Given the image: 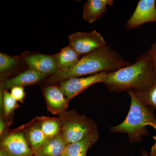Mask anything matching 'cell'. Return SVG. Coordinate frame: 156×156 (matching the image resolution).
Wrapping results in <instances>:
<instances>
[{"mask_svg":"<svg viewBox=\"0 0 156 156\" xmlns=\"http://www.w3.org/2000/svg\"><path fill=\"white\" fill-rule=\"evenodd\" d=\"M48 139L55 137L61 132V124L58 118L43 117L37 124Z\"/></svg>","mask_w":156,"mask_h":156,"instance_id":"obj_16","label":"cell"},{"mask_svg":"<svg viewBox=\"0 0 156 156\" xmlns=\"http://www.w3.org/2000/svg\"><path fill=\"white\" fill-rule=\"evenodd\" d=\"M20 61L18 57L9 56L0 53V73L1 76L4 75L17 67L20 64Z\"/></svg>","mask_w":156,"mask_h":156,"instance_id":"obj_18","label":"cell"},{"mask_svg":"<svg viewBox=\"0 0 156 156\" xmlns=\"http://www.w3.org/2000/svg\"><path fill=\"white\" fill-rule=\"evenodd\" d=\"M17 101L11 95V93L5 90L3 92V104L5 116H9L14 110L18 107Z\"/></svg>","mask_w":156,"mask_h":156,"instance_id":"obj_20","label":"cell"},{"mask_svg":"<svg viewBox=\"0 0 156 156\" xmlns=\"http://www.w3.org/2000/svg\"><path fill=\"white\" fill-rule=\"evenodd\" d=\"M47 77L44 74L29 69L14 77L3 81L1 87L2 89H11L15 87L32 86L43 80Z\"/></svg>","mask_w":156,"mask_h":156,"instance_id":"obj_11","label":"cell"},{"mask_svg":"<svg viewBox=\"0 0 156 156\" xmlns=\"http://www.w3.org/2000/svg\"><path fill=\"white\" fill-rule=\"evenodd\" d=\"M69 45L81 57L105 47L106 42L97 31L78 32L69 35Z\"/></svg>","mask_w":156,"mask_h":156,"instance_id":"obj_5","label":"cell"},{"mask_svg":"<svg viewBox=\"0 0 156 156\" xmlns=\"http://www.w3.org/2000/svg\"><path fill=\"white\" fill-rule=\"evenodd\" d=\"M5 123L3 122L2 120H0V134L1 135H2L3 132L5 129Z\"/></svg>","mask_w":156,"mask_h":156,"instance_id":"obj_24","label":"cell"},{"mask_svg":"<svg viewBox=\"0 0 156 156\" xmlns=\"http://www.w3.org/2000/svg\"><path fill=\"white\" fill-rule=\"evenodd\" d=\"M67 143L61 134L49 139L44 145L34 151V155L58 156L64 152Z\"/></svg>","mask_w":156,"mask_h":156,"instance_id":"obj_14","label":"cell"},{"mask_svg":"<svg viewBox=\"0 0 156 156\" xmlns=\"http://www.w3.org/2000/svg\"><path fill=\"white\" fill-rule=\"evenodd\" d=\"M0 156H10L9 154L4 150L3 148L1 149V151H0Z\"/></svg>","mask_w":156,"mask_h":156,"instance_id":"obj_25","label":"cell"},{"mask_svg":"<svg viewBox=\"0 0 156 156\" xmlns=\"http://www.w3.org/2000/svg\"><path fill=\"white\" fill-rule=\"evenodd\" d=\"M149 22L156 23V1L140 0L132 16L126 22V28H137L142 24Z\"/></svg>","mask_w":156,"mask_h":156,"instance_id":"obj_7","label":"cell"},{"mask_svg":"<svg viewBox=\"0 0 156 156\" xmlns=\"http://www.w3.org/2000/svg\"><path fill=\"white\" fill-rule=\"evenodd\" d=\"M11 95L16 99L17 101L23 102V99L25 96V93L23 87H15L11 89Z\"/></svg>","mask_w":156,"mask_h":156,"instance_id":"obj_21","label":"cell"},{"mask_svg":"<svg viewBox=\"0 0 156 156\" xmlns=\"http://www.w3.org/2000/svg\"><path fill=\"white\" fill-rule=\"evenodd\" d=\"M156 83V73L148 51L137 57L134 63L107 73L103 83L112 92L132 89L136 93L149 89Z\"/></svg>","mask_w":156,"mask_h":156,"instance_id":"obj_1","label":"cell"},{"mask_svg":"<svg viewBox=\"0 0 156 156\" xmlns=\"http://www.w3.org/2000/svg\"><path fill=\"white\" fill-rule=\"evenodd\" d=\"M135 93L144 103L156 110V83L145 91Z\"/></svg>","mask_w":156,"mask_h":156,"instance_id":"obj_19","label":"cell"},{"mask_svg":"<svg viewBox=\"0 0 156 156\" xmlns=\"http://www.w3.org/2000/svg\"><path fill=\"white\" fill-rule=\"evenodd\" d=\"M61 132L67 144L77 142L97 130L95 123L89 118L79 114L74 110L59 115Z\"/></svg>","mask_w":156,"mask_h":156,"instance_id":"obj_4","label":"cell"},{"mask_svg":"<svg viewBox=\"0 0 156 156\" xmlns=\"http://www.w3.org/2000/svg\"><path fill=\"white\" fill-rule=\"evenodd\" d=\"M127 92L131 98L128 115L122 122L111 126L110 131L111 133H126L130 142H140L144 136L149 134L147 126H151L156 131L154 110L144 103L132 89Z\"/></svg>","mask_w":156,"mask_h":156,"instance_id":"obj_3","label":"cell"},{"mask_svg":"<svg viewBox=\"0 0 156 156\" xmlns=\"http://www.w3.org/2000/svg\"><path fill=\"white\" fill-rule=\"evenodd\" d=\"M147 51L149 53L153 62L154 67L156 73V41L154 42L151 46L150 49Z\"/></svg>","mask_w":156,"mask_h":156,"instance_id":"obj_22","label":"cell"},{"mask_svg":"<svg viewBox=\"0 0 156 156\" xmlns=\"http://www.w3.org/2000/svg\"><path fill=\"white\" fill-rule=\"evenodd\" d=\"M131 64L125 60L109 45H107L81 57L78 63L71 69L66 71H58L48 78L45 83H53L69 78L93 75L101 72H113Z\"/></svg>","mask_w":156,"mask_h":156,"instance_id":"obj_2","label":"cell"},{"mask_svg":"<svg viewBox=\"0 0 156 156\" xmlns=\"http://www.w3.org/2000/svg\"><path fill=\"white\" fill-rule=\"evenodd\" d=\"M43 92L48 110L52 114L60 115L66 112L69 101L60 87L46 86Z\"/></svg>","mask_w":156,"mask_h":156,"instance_id":"obj_8","label":"cell"},{"mask_svg":"<svg viewBox=\"0 0 156 156\" xmlns=\"http://www.w3.org/2000/svg\"><path fill=\"white\" fill-rule=\"evenodd\" d=\"M58 156H67L66 155V154L65 153H63V154H62Z\"/></svg>","mask_w":156,"mask_h":156,"instance_id":"obj_27","label":"cell"},{"mask_svg":"<svg viewBox=\"0 0 156 156\" xmlns=\"http://www.w3.org/2000/svg\"><path fill=\"white\" fill-rule=\"evenodd\" d=\"M113 0H88L83 7V18L89 23L100 19L105 14L108 6H112Z\"/></svg>","mask_w":156,"mask_h":156,"instance_id":"obj_12","label":"cell"},{"mask_svg":"<svg viewBox=\"0 0 156 156\" xmlns=\"http://www.w3.org/2000/svg\"><path fill=\"white\" fill-rule=\"evenodd\" d=\"M34 156H38V155H34Z\"/></svg>","mask_w":156,"mask_h":156,"instance_id":"obj_28","label":"cell"},{"mask_svg":"<svg viewBox=\"0 0 156 156\" xmlns=\"http://www.w3.org/2000/svg\"><path fill=\"white\" fill-rule=\"evenodd\" d=\"M107 75V73L101 72L87 77L69 78L61 81L59 87L69 101L90 86L103 83Z\"/></svg>","mask_w":156,"mask_h":156,"instance_id":"obj_6","label":"cell"},{"mask_svg":"<svg viewBox=\"0 0 156 156\" xmlns=\"http://www.w3.org/2000/svg\"><path fill=\"white\" fill-rule=\"evenodd\" d=\"M56 57L58 71H66L74 67L81 57L68 46L62 48L59 53L56 54Z\"/></svg>","mask_w":156,"mask_h":156,"instance_id":"obj_15","label":"cell"},{"mask_svg":"<svg viewBox=\"0 0 156 156\" xmlns=\"http://www.w3.org/2000/svg\"><path fill=\"white\" fill-rule=\"evenodd\" d=\"M27 137L33 152L44 145L49 139L37 125L32 126L28 129Z\"/></svg>","mask_w":156,"mask_h":156,"instance_id":"obj_17","label":"cell"},{"mask_svg":"<svg viewBox=\"0 0 156 156\" xmlns=\"http://www.w3.org/2000/svg\"><path fill=\"white\" fill-rule=\"evenodd\" d=\"M153 139L154 140L155 142L154 145L151 148L150 154L151 156H156V135L153 136Z\"/></svg>","mask_w":156,"mask_h":156,"instance_id":"obj_23","label":"cell"},{"mask_svg":"<svg viewBox=\"0 0 156 156\" xmlns=\"http://www.w3.org/2000/svg\"><path fill=\"white\" fill-rule=\"evenodd\" d=\"M141 155L142 156H151L148 154L147 152L145 151H142Z\"/></svg>","mask_w":156,"mask_h":156,"instance_id":"obj_26","label":"cell"},{"mask_svg":"<svg viewBox=\"0 0 156 156\" xmlns=\"http://www.w3.org/2000/svg\"><path fill=\"white\" fill-rule=\"evenodd\" d=\"M24 59L29 69L35 70L47 76L53 75L58 71L56 64V54H31L26 56Z\"/></svg>","mask_w":156,"mask_h":156,"instance_id":"obj_9","label":"cell"},{"mask_svg":"<svg viewBox=\"0 0 156 156\" xmlns=\"http://www.w3.org/2000/svg\"><path fill=\"white\" fill-rule=\"evenodd\" d=\"M97 130L87 135L80 141L67 144L64 153L67 156H86L87 151L98 139Z\"/></svg>","mask_w":156,"mask_h":156,"instance_id":"obj_13","label":"cell"},{"mask_svg":"<svg viewBox=\"0 0 156 156\" xmlns=\"http://www.w3.org/2000/svg\"><path fill=\"white\" fill-rule=\"evenodd\" d=\"M2 148L10 156H34L33 151L21 133H13L6 137L2 142Z\"/></svg>","mask_w":156,"mask_h":156,"instance_id":"obj_10","label":"cell"}]
</instances>
